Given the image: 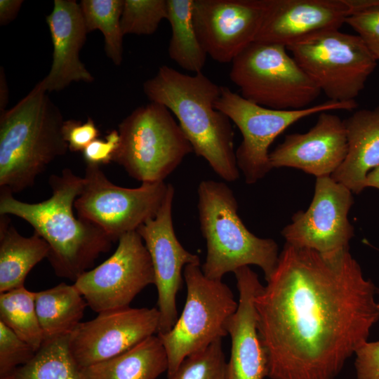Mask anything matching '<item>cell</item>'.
I'll list each match as a JSON object with an SVG mask.
<instances>
[{"label": "cell", "instance_id": "obj_1", "mask_svg": "<svg viewBox=\"0 0 379 379\" xmlns=\"http://www.w3.org/2000/svg\"><path fill=\"white\" fill-rule=\"evenodd\" d=\"M255 298L271 379H335L379 321V289L349 250L285 244Z\"/></svg>", "mask_w": 379, "mask_h": 379}, {"label": "cell", "instance_id": "obj_2", "mask_svg": "<svg viewBox=\"0 0 379 379\" xmlns=\"http://www.w3.org/2000/svg\"><path fill=\"white\" fill-rule=\"evenodd\" d=\"M52 194L39 203L21 201L1 189L0 215H15L31 225L48 244V256L55 274L75 281L95 260L112 247L110 237L98 226L74 213L82 192L84 178L69 168L50 176Z\"/></svg>", "mask_w": 379, "mask_h": 379}, {"label": "cell", "instance_id": "obj_3", "mask_svg": "<svg viewBox=\"0 0 379 379\" xmlns=\"http://www.w3.org/2000/svg\"><path fill=\"white\" fill-rule=\"evenodd\" d=\"M143 91L175 116L193 152L218 175L227 182L239 178L231 121L215 106L221 86L202 72L188 75L163 65L144 83Z\"/></svg>", "mask_w": 379, "mask_h": 379}, {"label": "cell", "instance_id": "obj_4", "mask_svg": "<svg viewBox=\"0 0 379 379\" xmlns=\"http://www.w3.org/2000/svg\"><path fill=\"white\" fill-rule=\"evenodd\" d=\"M62 115L37 84L0 116V187L11 192L32 186L55 159L66 154Z\"/></svg>", "mask_w": 379, "mask_h": 379}, {"label": "cell", "instance_id": "obj_5", "mask_svg": "<svg viewBox=\"0 0 379 379\" xmlns=\"http://www.w3.org/2000/svg\"><path fill=\"white\" fill-rule=\"evenodd\" d=\"M200 230L206 244V255L201 265L204 274L222 280L228 272L254 265L263 272L267 281L279 260L277 242L251 232L238 215L233 191L225 182L202 180L198 186Z\"/></svg>", "mask_w": 379, "mask_h": 379}, {"label": "cell", "instance_id": "obj_6", "mask_svg": "<svg viewBox=\"0 0 379 379\" xmlns=\"http://www.w3.org/2000/svg\"><path fill=\"white\" fill-rule=\"evenodd\" d=\"M118 131L120 142L113 161L142 183L164 181L193 152L171 111L157 102L133 110Z\"/></svg>", "mask_w": 379, "mask_h": 379}, {"label": "cell", "instance_id": "obj_7", "mask_svg": "<svg viewBox=\"0 0 379 379\" xmlns=\"http://www.w3.org/2000/svg\"><path fill=\"white\" fill-rule=\"evenodd\" d=\"M286 50L254 41L233 60L230 78L244 98L267 108L295 110L319 97L320 88Z\"/></svg>", "mask_w": 379, "mask_h": 379}, {"label": "cell", "instance_id": "obj_8", "mask_svg": "<svg viewBox=\"0 0 379 379\" xmlns=\"http://www.w3.org/2000/svg\"><path fill=\"white\" fill-rule=\"evenodd\" d=\"M183 277L187 296L182 313L169 331L157 334L168 357V377L186 357L226 336L238 307L230 288L206 277L200 265H186Z\"/></svg>", "mask_w": 379, "mask_h": 379}, {"label": "cell", "instance_id": "obj_9", "mask_svg": "<svg viewBox=\"0 0 379 379\" xmlns=\"http://www.w3.org/2000/svg\"><path fill=\"white\" fill-rule=\"evenodd\" d=\"M286 49L329 100L356 101L378 60L358 35L332 30Z\"/></svg>", "mask_w": 379, "mask_h": 379}, {"label": "cell", "instance_id": "obj_10", "mask_svg": "<svg viewBox=\"0 0 379 379\" xmlns=\"http://www.w3.org/2000/svg\"><path fill=\"white\" fill-rule=\"evenodd\" d=\"M215 106L242 134L243 140L235 151L237 164L246 183L253 185L272 169L269 148L277 137L290 126L314 114L354 109L357 102L328 100L302 109H273L250 102L228 87L221 86V93Z\"/></svg>", "mask_w": 379, "mask_h": 379}, {"label": "cell", "instance_id": "obj_11", "mask_svg": "<svg viewBox=\"0 0 379 379\" xmlns=\"http://www.w3.org/2000/svg\"><path fill=\"white\" fill-rule=\"evenodd\" d=\"M84 179L74 206L77 216L100 227L113 242L154 218L169 186L163 181L142 182L136 188L120 187L93 165H86Z\"/></svg>", "mask_w": 379, "mask_h": 379}, {"label": "cell", "instance_id": "obj_12", "mask_svg": "<svg viewBox=\"0 0 379 379\" xmlns=\"http://www.w3.org/2000/svg\"><path fill=\"white\" fill-rule=\"evenodd\" d=\"M149 253L137 231L122 235L114 253L98 267L83 273L74 286L93 311L129 307L145 287L154 284Z\"/></svg>", "mask_w": 379, "mask_h": 379}, {"label": "cell", "instance_id": "obj_13", "mask_svg": "<svg viewBox=\"0 0 379 379\" xmlns=\"http://www.w3.org/2000/svg\"><path fill=\"white\" fill-rule=\"evenodd\" d=\"M353 193L331 176L317 178L312 202L281 230L286 243L331 256L349 250L354 228L348 219Z\"/></svg>", "mask_w": 379, "mask_h": 379}, {"label": "cell", "instance_id": "obj_14", "mask_svg": "<svg viewBox=\"0 0 379 379\" xmlns=\"http://www.w3.org/2000/svg\"><path fill=\"white\" fill-rule=\"evenodd\" d=\"M158 308L129 307L99 312L81 322L69 338V350L81 369L131 349L158 333Z\"/></svg>", "mask_w": 379, "mask_h": 379}, {"label": "cell", "instance_id": "obj_15", "mask_svg": "<svg viewBox=\"0 0 379 379\" xmlns=\"http://www.w3.org/2000/svg\"><path fill=\"white\" fill-rule=\"evenodd\" d=\"M266 8L267 0H193V24L206 54L232 62L255 41Z\"/></svg>", "mask_w": 379, "mask_h": 379}, {"label": "cell", "instance_id": "obj_16", "mask_svg": "<svg viewBox=\"0 0 379 379\" xmlns=\"http://www.w3.org/2000/svg\"><path fill=\"white\" fill-rule=\"evenodd\" d=\"M174 192L173 186L169 184L157 215L136 230L149 253L154 268L159 312L157 334L169 331L178 318L176 297L182 286L183 267L200 265L199 257L187 251L175 235L172 218Z\"/></svg>", "mask_w": 379, "mask_h": 379}, {"label": "cell", "instance_id": "obj_17", "mask_svg": "<svg viewBox=\"0 0 379 379\" xmlns=\"http://www.w3.org/2000/svg\"><path fill=\"white\" fill-rule=\"evenodd\" d=\"M350 13L347 0H267L255 41L287 48L314 35L339 30Z\"/></svg>", "mask_w": 379, "mask_h": 379}, {"label": "cell", "instance_id": "obj_18", "mask_svg": "<svg viewBox=\"0 0 379 379\" xmlns=\"http://www.w3.org/2000/svg\"><path fill=\"white\" fill-rule=\"evenodd\" d=\"M306 133L287 135L270 153L272 168L288 167L316 178L331 176L347 154V138L344 120L323 112Z\"/></svg>", "mask_w": 379, "mask_h": 379}, {"label": "cell", "instance_id": "obj_19", "mask_svg": "<svg viewBox=\"0 0 379 379\" xmlns=\"http://www.w3.org/2000/svg\"><path fill=\"white\" fill-rule=\"evenodd\" d=\"M239 291L238 307L227 324L231 338V353L226 379H264L269 362L259 336L255 298L263 286L249 266L234 272Z\"/></svg>", "mask_w": 379, "mask_h": 379}, {"label": "cell", "instance_id": "obj_20", "mask_svg": "<svg viewBox=\"0 0 379 379\" xmlns=\"http://www.w3.org/2000/svg\"><path fill=\"white\" fill-rule=\"evenodd\" d=\"M53 46V62L48 75L38 84L48 93L61 91L74 81H94L79 59L88 33L79 4L55 0L46 16Z\"/></svg>", "mask_w": 379, "mask_h": 379}, {"label": "cell", "instance_id": "obj_21", "mask_svg": "<svg viewBox=\"0 0 379 379\" xmlns=\"http://www.w3.org/2000/svg\"><path fill=\"white\" fill-rule=\"evenodd\" d=\"M344 123L347 154L331 177L353 194H359L366 189L367 174L379 165V105L357 110Z\"/></svg>", "mask_w": 379, "mask_h": 379}, {"label": "cell", "instance_id": "obj_22", "mask_svg": "<svg viewBox=\"0 0 379 379\" xmlns=\"http://www.w3.org/2000/svg\"><path fill=\"white\" fill-rule=\"evenodd\" d=\"M0 293L24 286L32 269L45 258L50 247L36 232L22 236L10 223L8 215H0Z\"/></svg>", "mask_w": 379, "mask_h": 379}, {"label": "cell", "instance_id": "obj_23", "mask_svg": "<svg viewBox=\"0 0 379 379\" xmlns=\"http://www.w3.org/2000/svg\"><path fill=\"white\" fill-rule=\"evenodd\" d=\"M166 352L153 335L131 349L82 369L85 379H157L167 372Z\"/></svg>", "mask_w": 379, "mask_h": 379}, {"label": "cell", "instance_id": "obj_24", "mask_svg": "<svg viewBox=\"0 0 379 379\" xmlns=\"http://www.w3.org/2000/svg\"><path fill=\"white\" fill-rule=\"evenodd\" d=\"M86 306L74 284L62 282L35 292L36 312L44 339L69 335L81 322Z\"/></svg>", "mask_w": 379, "mask_h": 379}, {"label": "cell", "instance_id": "obj_25", "mask_svg": "<svg viewBox=\"0 0 379 379\" xmlns=\"http://www.w3.org/2000/svg\"><path fill=\"white\" fill-rule=\"evenodd\" d=\"M192 1L167 0V20L171 27L168 55L181 68L197 74L201 72L207 54L199 41L194 27Z\"/></svg>", "mask_w": 379, "mask_h": 379}, {"label": "cell", "instance_id": "obj_26", "mask_svg": "<svg viewBox=\"0 0 379 379\" xmlns=\"http://www.w3.org/2000/svg\"><path fill=\"white\" fill-rule=\"evenodd\" d=\"M69 335L44 340L34 357L6 379H85L69 350Z\"/></svg>", "mask_w": 379, "mask_h": 379}, {"label": "cell", "instance_id": "obj_27", "mask_svg": "<svg viewBox=\"0 0 379 379\" xmlns=\"http://www.w3.org/2000/svg\"><path fill=\"white\" fill-rule=\"evenodd\" d=\"M0 321L36 352L44 342L35 307V292L25 286L0 293Z\"/></svg>", "mask_w": 379, "mask_h": 379}, {"label": "cell", "instance_id": "obj_28", "mask_svg": "<svg viewBox=\"0 0 379 379\" xmlns=\"http://www.w3.org/2000/svg\"><path fill=\"white\" fill-rule=\"evenodd\" d=\"M79 5L87 32L101 31L106 55L115 65H120L124 35L121 27L124 0H82Z\"/></svg>", "mask_w": 379, "mask_h": 379}, {"label": "cell", "instance_id": "obj_29", "mask_svg": "<svg viewBox=\"0 0 379 379\" xmlns=\"http://www.w3.org/2000/svg\"><path fill=\"white\" fill-rule=\"evenodd\" d=\"M222 339L186 357L168 379H226Z\"/></svg>", "mask_w": 379, "mask_h": 379}, {"label": "cell", "instance_id": "obj_30", "mask_svg": "<svg viewBox=\"0 0 379 379\" xmlns=\"http://www.w3.org/2000/svg\"><path fill=\"white\" fill-rule=\"evenodd\" d=\"M167 16V0H124L121 17L123 34H152Z\"/></svg>", "mask_w": 379, "mask_h": 379}, {"label": "cell", "instance_id": "obj_31", "mask_svg": "<svg viewBox=\"0 0 379 379\" xmlns=\"http://www.w3.org/2000/svg\"><path fill=\"white\" fill-rule=\"evenodd\" d=\"M345 23L359 36L379 60V0H350Z\"/></svg>", "mask_w": 379, "mask_h": 379}, {"label": "cell", "instance_id": "obj_32", "mask_svg": "<svg viewBox=\"0 0 379 379\" xmlns=\"http://www.w3.org/2000/svg\"><path fill=\"white\" fill-rule=\"evenodd\" d=\"M36 351L0 321V379L9 377L28 363Z\"/></svg>", "mask_w": 379, "mask_h": 379}, {"label": "cell", "instance_id": "obj_33", "mask_svg": "<svg viewBox=\"0 0 379 379\" xmlns=\"http://www.w3.org/2000/svg\"><path fill=\"white\" fill-rule=\"evenodd\" d=\"M62 131L72 152H82L100 135V131L91 117L85 122L73 119L64 121Z\"/></svg>", "mask_w": 379, "mask_h": 379}, {"label": "cell", "instance_id": "obj_34", "mask_svg": "<svg viewBox=\"0 0 379 379\" xmlns=\"http://www.w3.org/2000/svg\"><path fill=\"white\" fill-rule=\"evenodd\" d=\"M119 142L120 136L117 130L109 131L105 139L97 138L92 141L82 151L86 165L100 166L113 161Z\"/></svg>", "mask_w": 379, "mask_h": 379}, {"label": "cell", "instance_id": "obj_35", "mask_svg": "<svg viewBox=\"0 0 379 379\" xmlns=\"http://www.w3.org/2000/svg\"><path fill=\"white\" fill-rule=\"evenodd\" d=\"M354 354L357 379H379V340L365 342Z\"/></svg>", "mask_w": 379, "mask_h": 379}, {"label": "cell", "instance_id": "obj_36", "mask_svg": "<svg viewBox=\"0 0 379 379\" xmlns=\"http://www.w3.org/2000/svg\"><path fill=\"white\" fill-rule=\"evenodd\" d=\"M23 1L0 0V24L4 25L15 19Z\"/></svg>", "mask_w": 379, "mask_h": 379}, {"label": "cell", "instance_id": "obj_37", "mask_svg": "<svg viewBox=\"0 0 379 379\" xmlns=\"http://www.w3.org/2000/svg\"><path fill=\"white\" fill-rule=\"evenodd\" d=\"M364 185L365 188L373 187L379 190V165L367 174Z\"/></svg>", "mask_w": 379, "mask_h": 379}, {"label": "cell", "instance_id": "obj_38", "mask_svg": "<svg viewBox=\"0 0 379 379\" xmlns=\"http://www.w3.org/2000/svg\"><path fill=\"white\" fill-rule=\"evenodd\" d=\"M1 95H0V109H1V113L4 112L5 110V107L6 105L7 101H8V91L7 88V85L5 80V77L4 74H2V72L1 70Z\"/></svg>", "mask_w": 379, "mask_h": 379}]
</instances>
